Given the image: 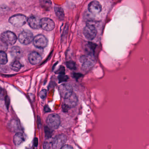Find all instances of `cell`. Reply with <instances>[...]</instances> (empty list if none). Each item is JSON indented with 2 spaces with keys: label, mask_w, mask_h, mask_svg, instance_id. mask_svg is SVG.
I'll return each instance as SVG.
<instances>
[{
  "label": "cell",
  "mask_w": 149,
  "mask_h": 149,
  "mask_svg": "<svg viewBox=\"0 0 149 149\" xmlns=\"http://www.w3.org/2000/svg\"><path fill=\"white\" fill-rule=\"evenodd\" d=\"M27 17L22 14H17L10 17L9 22L11 24L16 27H21L27 22Z\"/></svg>",
  "instance_id": "obj_1"
},
{
  "label": "cell",
  "mask_w": 149,
  "mask_h": 149,
  "mask_svg": "<svg viewBox=\"0 0 149 149\" xmlns=\"http://www.w3.org/2000/svg\"><path fill=\"white\" fill-rule=\"evenodd\" d=\"M46 122L50 128L53 129H57L61 122L60 116L57 114H51L47 117Z\"/></svg>",
  "instance_id": "obj_2"
},
{
  "label": "cell",
  "mask_w": 149,
  "mask_h": 149,
  "mask_svg": "<svg viewBox=\"0 0 149 149\" xmlns=\"http://www.w3.org/2000/svg\"><path fill=\"white\" fill-rule=\"evenodd\" d=\"M64 103L63 106L64 111H68L72 108L74 107L77 105L78 99L75 94L73 93L68 98L65 99Z\"/></svg>",
  "instance_id": "obj_3"
},
{
  "label": "cell",
  "mask_w": 149,
  "mask_h": 149,
  "mask_svg": "<svg viewBox=\"0 0 149 149\" xmlns=\"http://www.w3.org/2000/svg\"><path fill=\"white\" fill-rule=\"evenodd\" d=\"M67 136L63 134H61L54 137L52 143V146L55 149H61L67 141Z\"/></svg>",
  "instance_id": "obj_4"
},
{
  "label": "cell",
  "mask_w": 149,
  "mask_h": 149,
  "mask_svg": "<svg viewBox=\"0 0 149 149\" xmlns=\"http://www.w3.org/2000/svg\"><path fill=\"white\" fill-rule=\"evenodd\" d=\"M34 39L33 35L30 31L28 30L24 31L19 34L18 40L22 44L27 45L29 44Z\"/></svg>",
  "instance_id": "obj_5"
},
{
  "label": "cell",
  "mask_w": 149,
  "mask_h": 149,
  "mask_svg": "<svg viewBox=\"0 0 149 149\" xmlns=\"http://www.w3.org/2000/svg\"><path fill=\"white\" fill-rule=\"evenodd\" d=\"M95 60L94 54L88 53V55L82 56L81 57L80 62L84 68L88 69L91 68L94 64Z\"/></svg>",
  "instance_id": "obj_6"
},
{
  "label": "cell",
  "mask_w": 149,
  "mask_h": 149,
  "mask_svg": "<svg viewBox=\"0 0 149 149\" xmlns=\"http://www.w3.org/2000/svg\"><path fill=\"white\" fill-rule=\"evenodd\" d=\"M1 39L6 43L7 44H15L17 40V37L16 35L10 31H6L2 33L1 35Z\"/></svg>",
  "instance_id": "obj_7"
},
{
  "label": "cell",
  "mask_w": 149,
  "mask_h": 149,
  "mask_svg": "<svg viewBox=\"0 0 149 149\" xmlns=\"http://www.w3.org/2000/svg\"><path fill=\"white\" fill-rule=\"evenodd\" d=\"M58 91L60 95L64 99L68 98L73 93V88L69 84H62L58 87Z\"/></svg>",
  "instance_id": "obj_8"
},
{
  "label": "cell",
  "mask_w": 149,
  "mask_h": 149,
  "mask_svg": "<svg viewBox=\"0 0 149 149\" xmlns=\"http://www.w3.org/2000/svg\"><path fill=\"white\" fill-rule=\"evenodd\" d=\"M83 34L85 37L88 40L94 39L97 34L96 28L92 24L87 25L83 30Z\"/></svg>",
  "instance_id": "obj_9"
},
{
  "label": "cell",
  "mask_w": 149,
  "mask_h": 149,
  "mask_svg": "<svg viewBox=\"0 0 149 149\" xmlns=\"http://www.w3.org/2000/svg\"><path fill=\"white\" fill-rule=\"evenodd\" d=\"M33 44L36 48L43 49L48 44V39L42 35H38L34 38Z\"/></svg>",
  "instance_id": "obj_10"
},
{
  "label": "cell",
  "mask_w": 149,
  "mask_h": 149,
  "mask_svg": "<svg viewBox=\"0 0 149 149\" xmlns=\"http://www.w3.org/2000/svg\"><path fill=\"white\" fill-rule=\"evenodd\" d=\"M54 21L50 18L44 17L41 19V28L46 31H51L55 28Z\"/></svg>",
  "instance_id": "obj_11"
},
{
  "label": "cell",
  "mask_w": 149,
  "mask_h": 149,
  "mask_svg": "<svg viewBox=\"0 0 149 149\" xmlns=\"http://www.w3.org/2000/svg\"><path fill=\"white\" fill-rule=\"evenodd\" d=\"M88 10L92 14L97 15L101 11L102 6L98 1H93L88 4Z\"/></svg>",
  "instance_id": "obj_12"
},
{
  "label": "cell",
  "mask_w": 149,
  "mask_h": 149,
  "mask_svg": "<svg viewBox=\"0 0 149 149\" xmlns=\"http://www.w3.org/2000/svg\"><path fill=\"white\" fill-rule=\"evenodd\" d=\"M27 22L32 29H37L41 28V19L38 17L31 16L28 18Z\"/></svg>",
  "instance_id": "obj_13"
},
{
  "label": "cell",
  "mask_w": 149,
  "mask_h": 149,
  "mask_svg": "<svg viewBox=\"0 0 149 149\" xmlns=\"http://www.w3.org/2000/svg\"><path fill=\"white\" fill-rule=\"evenodd\" d=\"M42 58L39 53L36 52H32L30 53L29 56V60L31 64L32 65H36L39 64Z\"/></svg>",
  "instance_id": "obj_14"
},
{
  "label": "cell",
  "mask_w": 149,
  "mask_h": 149,
  "mask_svg": "<svg viewBox=\"0 0 149 149\" xmlns=\"http://www.w3.org/2000/svg\"><path fill=\"white\" fill-rule=\"evenodd\" d=\"M13 141L15 144L17 146H18L24 141V136L22 133H17L14 136Z\"/></svg>",
  "instance_id": "obj_15"
},
{
  "label": "cell",
  "mask_w": 149,
  "mask_h": 149,
  "mask_svg": "<svg viewBox=\"0 0 149 149\" xmlns=\"http://www.w3.org/2000/svg\"><path fill=\"white\" fill-rule=\"evenodd\" d=\"M54 9L58 18L60 20H64L65 17V13L63 9L61 7L56 6L54 8Z\"/></svg>",
  "instance_id": "obj_16"
},
{
  "label": "cell",
  "mask_w": 149,
  "mask_h": 149,
  "mask_svg": "<svg viewBox=\"0 0 149 149\" xmlns=\"http://www.w3.org/2000/svg\"><path fill=\"white\" fill-rule=\"evenodd\" d=\"M22 67V64L19 60L15 59L10 64V68L15 71H18Z\"/></svg>",
  "instance_id": "obj_17"
},
{
  "label": "cell",
  "mask_w": 149,
  "mask_h": 149,
  "mask_svg": "<svg viewBox=\"0 0 149 149\" xmlns=\"http://www.w3.org/2000/svg\"><path fill=\"white\" fill-rule=\"evenodd\" d=\"M11 53L12 56L18 58L22 55V50L19 47L15 46L11 49Z\"/></svg>",
  "instance_id": "obj_18"
},
{
  "label": "cell",
  "mask_w": 149,
  "mask_h": 149,
  "mask_svg": "<svg viewBox=\"0 0 149 149\" xmlns=\"http://www.w3.org/2000/svg\"><path fill=\"white\" fill-rule=\"evenodd\" d=\"M8 62L7 55L4 51H0V64H5Z\"/></svg>",
  "instance_id": "obj_19"
},
{
  "label": "cell",
  "mask_w": 149,
  "mask_h": 149,
  "mask_svg": "<svg viewBox=\"0 0 149 149\" xmlns=\"http://www.w3.org/2000/svg\"><path fill=\"white\" fill-rule=\"evenodd\" d=\"M8 49V45L0 38V51H6Z\"/></svg>",
  "instance_id": "obj_20"
},
{
  "label": "cell",
  "mask_w": 149,
  "mask_h": 149,
  "mask_svg": "<svg viewBox=\"0 0 149 149\" xmlns=\"http://www.w3.org/2000/svg\"><path fill=\"white\" fill-rule=\"evenodd\" d=\"M66 66L68 68L71 70H75L76 69V64L74 61H68L66 63Z\"/></svg>",
  "instance_id": "obj_21"
},
{
  "label": "cell",
  "mask_w": 149,
  "mask_h": 149,
  "mask_svg": "<svg viewBox=\"0 0 149 149\" xmlns=\"http://www.w3.org/2000/svg\"><path fill=\"white\" fill-rule=\"evenodd\" d=\"M45 137L46 138L49 139V138L51 137L52 134L50 128L49 127H45Z\"/></svg>",
  "instance_id": "obj_22"
},
{
  "label": "cell",
  "mask_w": 149,
  "mask_h": 149,
  "mask_svg": "<svg viewBox=\"0 0 149 149\" xmlns=\"http://www.w3.org/2000/svg\"><path fill=\"white\" fill-rule=\"evenodd\" d=\"M59 82H64L67 81L68 79V77L67 75H65L64 74H60L58 77Z\"/></svg>",
  "instance_id": "obj_23"
},
{
  "label": "cell",
  "mask_w": 149,
  "mask_h": 149,
  "mask_svg": "<svg viewBox=\"0 0 149 149\" xmlns=\"http://www.w3.org/2000/svg\"><path fill=\"white\" fill-rule=\"evenodd\" d=\"M46 95H47V91L45 89L42 90L39 93V96L42 99H45Z\"/></svg>",
  "instance_id": "obj_24"
},
{
  "label": "cell",
  "mask_w": 149,
  "mask_h": 149,
  "mask_svg": "<svg viewBox=\"0 0 149 149\" xmlns=\"http://www.w3.org/2000/svg\"><path fill=\"white\" fill-rule=\"evenodd\" d=\"M65 69L64 67L62 66L57 71L56 73L60 74H60H65Z\"/></svg>",
  "instance_id": "obj_25"
},
{
  "label": "cell",
  "mask_w": 149,
  "mask_h": 149,
  "mask_svg": "<svg viewBox=\"0 0 149 149\" xmlns=\"http://www.w3.org/2000/svg\"><path fill=\"white\" fill-rule=\"evenodd\" d=\"M43 148L44 149H50L51 148V144L48 142H45L44 143L43 145Z\"/></svg>",
  "instance_id": "obj_26"
},
{
  "label": "cell",
  "mask_w": 149,
  "mask_h": 149,
  "mask_svg": "<svg viewBox=\"0 0 149 149\" xmlns=\"http://www.w3.org/2000/svg\"><path fill=\"white\" fill-rule=\"evenodd\" d=\"M4 98V93L2 88L0 87V99L3 100Z\"/></svg>",
  "instance_id": "obj_27"
},
{
  "label": "cell",
  "mask_w": 149,
  "mask_h": 149,
  "mask_svg": "<svg viewBox=\"0 0 149 149\" xmlns=\"http://www.w3.org/2000/svg\"><path fill=\"white\" fill-rule=\"evenodd\" d=\"M62 149H73V147L72 146H71L70 145H65V144L62 148Z\"/></svg>",
  "instance_id": "obj_28"
},
{
  "label": "cell",
  "mask_w": 149,
  "mask_h": 149,
  "mask_svg": "<svg viewBox=\"0 0 149 149\" xmlns=\"http://www.w3.org/2000/svg\"><path fill=\"white\" fill-rule=\"evenodd\" d=\"M44 111L46 113H49V112H50L51 109L48 106H45L44 108Z\"/></svg>",
  "instance_id": "obj_29"
},
{
  "label": "cell",
  "mask_w": 149,
  "mask_h": 149,
  "mask_svg": "<svg viewBox=\"0 0 149 149\" xmlns=\"http://www.w3.org/2000/svg\"><path fill=\"white\" fill-rule=\"evenodd\" d=\"M38 138H36L34 139V144L35 147H37L38 145Z\"/></svg>",
  "instance_id": "obj_30"
},
{
  "label": "cell",
  "mask_w": 149,
  "mask_h": 149,
  "mask_svg": "<svg viewBox=\"0 0 149 149\" xmlns=\"http://www.w3.org/2000/svg\"><path fill=\"white\" fill-rule=\"evenodd\" d=\"M74 76L75 78H80L81 76V74H79V73H74Z\"/></svg>",
  "instance_id": "obj_31"
}]
</instances>
